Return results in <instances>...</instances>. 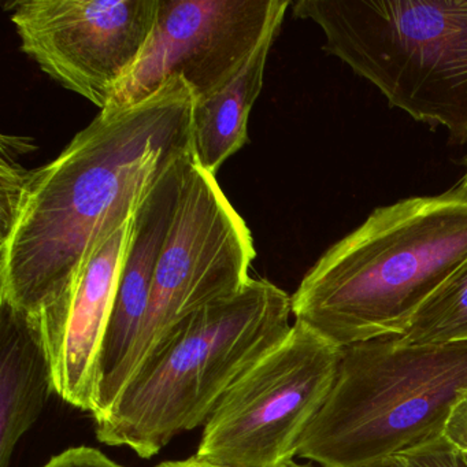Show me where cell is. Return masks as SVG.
Masks as SVG:
<instances>
[{"instance_id":"cell-19","label":"cell","mask_w":467,"mask_h":467,"mask_svg":"<svg viewBox=\"0 0 467 467\" xmlns=\"http://www.w3.org/2000/svg\"><path fill=\"white\" fill-rule=\"evenodd\" d=\"M157 467H217L213 464L206 463V462L199 461L195 456L190 459H184V461H168L162 462L158 464ZM292 467H310V466H300V464H295Z\"/></svg>"},{"instance_id":"cell-16","label":"cell","mask_w":467,"mask_h":467,"mask_svg":"<svg viewBox=\"0 0 467 467\" xmlns=\"http://www.w3.org/2000/svg\"><path fill=\"white\" fill-rule=\"evenodd\" d=\"M390 467H467L464 456L444 437L389 459Z\"/></svg>"},{"instance_id":"cell-17","label":"cell","mask_w":467,"mask_h":467,"mask_svg":"<svg viewBox=\"0 0 467 467\" xmlns=\"http://www.w3.org/2000/svg\"><path fill=\"white\" fill-rule=\"evenodd\" d=\"M42 467H122L117 462L111 461L102 451L94 447L67 448L64 452L53 456Z\"/></svg>"},{"instance_id":"cell-2","label":"cell","mask_w":467,"mask_h":467,"mask_svg":"<svg viewBox=\"0 0 467 467\" xmlns=\"http://www.w3.org/2000/svg\"><path fill=\"white\" fill-rule=\"evenodd\" d=\"M467 259V203L445 192L374 210L292 295L295 322L340 348L403 335Z\"/></svg>"},{"instance_id":"cell-20","label":"cell","mask_w":467,"mask_h":467,"mask_svg":"<svg viewBox=\"0 0 467 467\" xmlns=\"http://www.w3.org/2000/svg\"><path fill=\"white\" fill-rule=\"evenodd\" d=\"M448 193L452 195L453 198L459 199V201L467 203V171L466 174H464L463 179H462L455 187L451 188V190L448 191Z\"/></svg>"},{"instance_id":"cell-4","label":"cell","mask_w":467,"mask_h":467,"mask_svg":"<svg viewBox=\"0 0 467 467\" xmlns=\"http://www.w3.org/2000/svg\"><path fill=\"white\" fill-rule=\"evenodd\" d=\"M467 396V343L400 347L393 337L346 347L297 456L321 467H368L442 439Z\"/></svg>"},{"instance_id":"cell-3","label":"cell","mask_w":467,"mask_h":467,"mask_svg":"<svg viewBox=\"0 0 467 467\" xmlns=\"http://www.w3.org/2000/svg\"><path fill=\"white\" fill-rule=\"evenodd\" d=\"M292 299L265 278L185 319L95 420L97 439L151 459L204 426L229 388L291 332Z\"/></svg>"},{"instance_id":"cell-9","label":"cell","mask_w":467,"mask_h":467,"mask_svg":"<svg viewBox=\"0 0 467 467\" xmlns=\"http://www.w3.org/2000/svg\"><path fill=\"white\" fill-rule=\"evenodd\" d=\"M289 6V0H160L151 36L106 110L141 102L173 78L204 99L281 26Z\"/></svg>"},{"instance_id":"cell-10","label":"cell","mask_w":467,"mask_h":467,"mask_svg":"<svg viewBox=\"0 0 467 467\" xmlns=\"http://www.w3.org/2000/svg\"><path fill=\"white\" fill-rule=\"evenodd\" d=\"M132 218L98 250L75 288L39 318L54 393L92 417L103 338L132 234Z\"/></svg>"},{"instance_id":"cell-12","label":"cell","mask_w":467,"mask_h":467,"mask_svg":"<svg viewBox=\"0 0 467 467\" xmlns=\"http://www.w3.org/2000/svg\"><path fill=\"white\" fill-rule=\"evenodd\" d=\"M51 393L53 371L40 319L0 303V467L10 466Z\"/></svg>"},{"instance_id":"cell-18","label":"cell","mask_w":467,"mask_h":467,"mask_svg":"<svg viewBox=\"0 0 467 467\" xmlns=\"http://www.w3.org/2000/svg\"><path fill=\"white\" fill-rule=\"evenodd\" d=\"M442 437L453 450L467 456V396L451 410Z\"/></svg>"},{"instance_id":"cell-5","label":"cell","mask_w":467,"mask_h":467,"mask_svg":"<svg viewBox=\"0 0 467 467\" xmlns=\"http://www.w3.org/2000/svg\"><path fill=\"white\" fill-rule=\"evenodd\" d=\"M294 16L392 108L467 143V0H299Z\"/></svg>"},{"instance_id":"cell-11","label":"cell","mask_w":467,"mask_h":467,"mask_svg":"<svg viewBox=\"0 0 467 467\" xmlns=\"http://www.w3.org/2000/svg\"><path fill=\"white\" fill-rule=\"evenodd\" d=\"M193 161V152L174 161L152 184L133 215L132 234L100 352L97 406L124 365L146 318L155 270L179 212Z\"/></svg>"},{"instance_id":"cell-22","label":"cell","mask_w":467,"mask_h":467,"mask_svg":"<svg viewBox=\"0 0 467 467\" xmlns=\"http://www.w3.org/2000/svg\"><path fill=\"white\" fill-rule=\"evenodd\" d=\"M464 461H466V463H467V456H464Z\"/></svg>"},{"instance_id":"cell-13","label":"cell","mask_w":467,"mask_h":467,"mask_svg":"<svg viewBox=\"0 0 467 467\" xmlns=\"http://www.w3.org/2000/svg\"><path fill=\"white\" fill-rule=\"evenodd\" d=\"M281 26H275L217 91L196 100L193 152L199 166L214 174L248 143V116L264 87L270 48Z\"/></svg>"},{"instance_id":"cell-8","label":"cell","mask_w":467,"mask_h":467,"mask_svg":"<svg viewBox=\"0 0 467 467\" xmlns=\"http://www.w3.org/2000/svg\"><path fill=\"white\" fill-rule=\"evenodd\" d=\"M7 7L21 50L103 111L138 64L160 0H17Z\"/></svg>"},{"instance_id":"cell-6","label":"cell","mask_w":467,"mask_h":467,"mask_svg":"<svg viewBox=\"0 0 467 467\" xmlns=\"http://www.w3.org/2000/svg\"><path fill=\"white\" fill-rule=\"evenodd\" d=\"M253 234L214 174L193 161L182 203L155 270L151 299L138 338L94 420L108 414L124 388L196 311L234 297L251 281Z\"/></svg>"},{"instance_id":"cell-14","label":"cell","mask_w":467,"mask_h":467,"mask_svg":"<svg viewBox=\"0 0 467 467\" xmlns=\"http://www.w3.org/2000/svg\"><path fill=\"white\" fill-rule=\"evenodd\" d=\"M396 346L467 343V259L426 299Z\"/></svg>"},{"instance_id":"cell-21","label":"cell","mask_w":467,"mask_h":467,"mask_svg":"<svg viewBox=\"0 0 467 467\" xmlns=\"http://www.w3.org/2000/svg\"><path fill=\"white\" fill-rule=\"evenodd\" d=\"M368 467H390L389 459H388V461L381 462V463L371 464V466Z\"/></svg>"},{"instance_id":"cell-1","label":"cell","mask_w":467,"mask_h":467,"mask_svg":"<svg viewBox=\"0 0 467 467\" xmlns=\"http://www.w3.org/2000/svg\"><path fill=\"white\" fill-rule=\"evenodd\" d=\"M195 103L187 81L171 78L141 102L100 111L56 161L35 169L0 243V303L40 318L75 288L161 174L192 154Z\"/></svg>"},{"instance_id":"cell-7","label":"cell","mask_w":467,"mask_h":467,"mask_svg":"<svg viewBox=\"0 0 467 467\" xmlns=\"http://www.w3.org/2000/svg\"><path fill=\"white\" fill-rule=\"evenodd\" d=\"M343 348L299 322L248 368L203 426L195 458L217 467H292L329 396Z\"/></svg>"},{"instance_id":"cell-15","label":"cell","mask_w":467,"mask_h":467,"mask_svg":"<svg viewBox=\"0 0 467 467\" xmlns=\"http://www.w3.org/2000/svg\"><path fill=\"white\" fill-rule=\"evenodd\" d=\"M2 144L10 147V151L2 147V161H0V243L9 237L17 223L21 209L26 203L34 180L35 171H28L16 160L15 147L9 138L4 136Z\"/></svg>"}]
</instances>
